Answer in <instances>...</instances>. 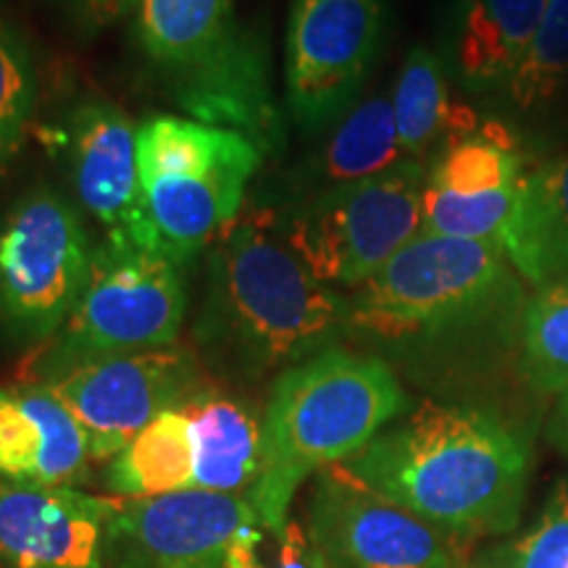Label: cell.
Segmentation results:
<instances>
[{
  "instance_id": "17",
  "label": "cell",
  "mask_w": 568,
  "mask_h": 568,
  "mask_svg": "<svg viewBox=\"0 0 568 568\" xmlns=\"http://www.w3.org/2000/svg\"><path fill=\"white\" fill-rule=\"evenodd\" d=\"M497 243L535 287L568 276V151L524 174Z\"/></svg>"
},
{
  "instance_id": "28",
  "label": "cell",
  "mask_w": 568,
  "mask_h": 568,
  "mask_svg": "<svg viewBox=\"0 0 568 568\" xmlns=\"http://www.w3.org/2000/svg\"><path fill=\"white\" fill-rule=\"evenodd\" d=\"M45 437L17 389L0 387V474L38 481Z\"/></svg>"
},
{
  "instance_id": "31",
  "label": "cell",
  "mask_w": 568,
  "mask_h": 568,
  "mask_svg": "<svg viewBox=\"0 0 568 568\" xmlns=\"http://www.w3.org/2000/svg\"><path fill=\"white\" fill-rule=\"evenodd\" d=\"M548 437H550V443L556 445L558 450L568 458V393L560 395L556 408H552Z\"/></svg>"
},
{
  "instance_id": "8",
  "label": "cell",
  "mask_w": 568,
  "mask_h": 568,
  "mask_svg": "<svg viewBox=\"0 0 568 568\" xmlns=\"http://www.w3.org/2000/svg\"><path fill=\"white\" fill-rule=\"evenodd\" d=\"M424 161H400L368 180L305 197L266 222L290 251L332 287H361L422 234Z\"/></svg>"
},
{
  "instance_id": "26",
  "label": "cell",
  "mask_w": 568,
  "mask_h": 568,
  "mask_svg": "<svg viewBox=\"0 0 568 568\" xmlns=\"http://www.w3.org/2000/svg\"><path fill=\"white\" fill-rule=\"evenodd\" d=\"M518 187L485 195H453L426 184L422 232L460 240H497L516 205Z\"/></svg>"
},
{
  "instance_id": "7",
  "label": "cell",
  "mask_w": 568,
  "mask_h": 568,
  "mask_svg": "<svg viewBox=\"0 0 568 568\" xmlns=\"http://www.w3.org/2000/svg\"><path fill=\"white\" fill-rule=\"evenodd\" d=\"M516 282L497 240L426 234L351 295V329L382 339L435 337L506 308Z\"/></svg>"
},
{
  "instance_id": "30",
  "label": "cell",
  "mask_w": 568,
  "mask_h": 568,
  "mask_svg": "<svg viewBox=\"0 0 568 568\" xmlns=\"http://www.w3.org/2000/svg\"><path fill=\"white\" fill-rule=\"evenodd\" d=\"M48 3L69 21L71 30L84 38L101 34L116 21L132 17L138 9V0H48Z\"/></svg>"
},
{
  "instance_id": "22",
  "label": "cell",
  "mask_w": 568,
  "mask_h": 568,
  "mask_svg": "<svg viewBox=\"0 0 568 568\" xmlns=\"http://www.w3.org/2000/svg\"><path fill=\"white\" fill-rule=\"evenodd\" d=\"M524 174L518 140L503 124L485 122L474 134L439 151L426 184L453 195H485L518 187Z\"/></svg>"
},
{
  "instance_id": "18",
  "label": "cell",
  "mask_w": 568,
  "mask_h": 568,
  "mask_svg": "<svg viewBox=\"0 0 568 568\" xmlns=\"http://www.w3.org/2000/svg\"><path fill=\"white\" fill-rule=\"evenodd\" d=\"M545 6L548 0H458L456 69L466 88H508Z\"/></svg>"
},
{
  "instance_id": "20",
  "label": "cell",
  "mask_w": 568,
  "mask_h": 568,
  "mask_svg": "<svg viewBox=\"0 0 568 568\" xmlns=\"http://www.w3.org/2000/svg\"><path fill=\"white\" fill-rule=\"evenodd\" d=\"M393 111L403 155L424 161L479 130V116L464 103L450 101L443 61L429 48H410L393 90Z\"/></svg>"
},
{
  "instance_id": "25",
  "label": "cell",
  "mask_w": 568,
  "mask_h": 568,
  "mask_svg": "<svg viewBox=\"0 0 568 568\" xmlns=\"http://www.w3.org/2000/svg\"><path fill=\"white\" fill-rule=\"evenodd\" d=\"M568 84V0H548L529 51L508 82L510 101L521 111L556 101Z\"/></svg>"
},
{
  "instance_id": "13",
  "label": "cell",
  "mask_w": 568,
  "mask_h": 568,
  "mask_svg": "<svg viewBox=\"0 0 568 568\" xmlns=\"http://www.w3.org/2000/svg\"><path fill=\"white\" fill-rule=\"evenodd\" d=\"M308 531L335 568H456L447 535L372 493L339 464L316 474Z\"/></svg>"
},
{
  "instance_id": "6",
  "label": "cell",
  "mask_w": 568,
  "mask_h": 568,
  "mask_svg": "<svg viewBox=\"0 0 568 568\" xmlns=\"http://www.w3.org/2000/svg\"><path fill=\"white\" fill-rule=\"evenodd\" d=\"M184 272L153 247L103 237L92 251L80 305L32 355V385H48L92 361L172 347L187 316Z\"/></svg>"
},
{
  "instance_id": "32",
  "label": "cell",
  "mask_w": 568,
  "mask_h": 568,
  "mask_svg": "<svg viewBox=\"0 0 568 568\" xmlns=\"http://www.w3.org/2000/svg\"><path fill=\"white\" fill-rule=\"evenodd\" d=\"M474 568H497V566H493V564H479V566H474Z\"/></svg>"
},
{
  "instance_id": "19",
  "label": "cell",
  "mask_w": 568,
  "mask_h": 568,
  "mask_svg": "<svg viewBox=\"0 0 568 568\" xmlns=\"http://www.w3.org/2000/svg\"><path fill=\"white\" fill-rule=\"evenodd\" d=\"M193 432V487L247 495L258 479L264 422L230 397L209 393L184 408Z\"/></svg>"
},
{
  "instance_id": "23",
  "label": "cell",
  "mask_w": 568,
  "mask_h": 568,
  "mask_svg": "<svg viewBox=\"0 0 568 568\" xmlns=\"http://www.w3.org/2000/svg\"><path fill=\"white\" fill-rule=\"evenodd\" d=\"M521 372L539 395L568 393V276L542 284L524 303Z\"/></svg>"
},
{
  "instance_id": "27",
  "label": "cell",
  "mask_w": 568,
  "mask_h": 568,
  "mask_svg": "<svg viewBox=\"0 0 568 568\" xmlns=\"http://www.w3.org/2000/svg\"><path fill=\"white\" fill-rule=\"evenodd\" d=\"M224 568H335L324 556L308 527L290 518L287 527L274 531L258 518L247 521L232 539Z\"/></svg>"
},
{
  "instance_id": "14",
  "label": "cell",
  "mask_w": 568,
  "mask_h": 568,
  "mask_svg": "<svg viewBox=\"0 0 568 568\" xmlns=\"http://www.w3.org/2000/svg\"><path fill=\"white\" fill-rule=\"evenodd\" d=\"M138 130L116 103L90 98L61 119L51 142L63 155L82 209L103 226V237L148 247Z\"/></svg>"
},
{
  "instance_id": "11",
  "label": "cell",
  "mask_w": 568,
  "mask_h": 568,
  "mask_svg": "<svg viewBox=\"0 0 568 568\" xmlns=\"http://www.w3.org/2000/svg\"><path fill=\"white\" fill-rule=\"evenodd\" d=\"M45 387L80 422L90 460L116 458L155 418L209 395L201 361L174 345L92 361Z\"/></svg>"
},
{
  "instance_id": "21",
  "label": "cell",
  "mask_w": 568,
  "mask_h": 568,
  "mask_svg": "<svg viewBox=\"0 0 568 568\" xmlns=\"http://www.w3.org/2000/svg\"><path fill=\"white\" fill-rule=\"evenodd\" d=\"M193 471L190 418L184 410H169L148 424L116 458H111L105 487L122 500H138L190 489Z\"/></svg>"
},
{
  "instance_id": "1",
  "label": "cell",
  "mask_w": 568,
  "mask_h": 568,
  "mask_svg": "<svg viewBox=\"0 0 568 568\" xmlns=\"http://www.w3.org/2000/svg\"><path fill=\"white\" fill-rule=\"evenodd\" d=\"M339 466L447 537H487L518 524L531 450L489 410L424 403Z\"/></svg>"
},
{
  "instance_id": "12",
  "label": "cell",
  "mask_w": 568,
  "mask_h": 568,
  "mask_svg": "<svg viewBox=\"0 0 568 568\" xmlns=\"http://www.w3.org/2000/svg\"><path fill=\"white\" fill-rule=\"evenodd\" d=\"M247 495L180 489L116 500L105 531V568H224L232 539L253 521Z\"/></svg>"
},
{
  "instance_id": "9",
  "label": "cell",
  "mask_w": 568,
  "mask_h": 568,
  "mask_svg": "<svg viewBox=\"0 0 568 568\" xmlns=\"http://www.w3.org/2000/svg\"><path fill=\"white\" fill-rule=\"evenodd\" d=\"M90 234L59 190H24L0 216V343L42 347L88 290Z\"/></svg>"
},
{
  "instance_id": "24",
  "label": "cell",
  "mask_w": 568,
  "mask_h": 568,
  "mask_svg": "<svg viewBox=\"0 0 568 568\" xmlns=\"http://www.w3.org/2000/svg\"><path fill=\"white\" fill-rule=\"evenodd\" d=\"M34 105L38 67L32 45L17 24L0 17V180L24 148Z\"/></svg>"
},
{
  "instance_id": "5",
  "label": "cell",
  "mask_w": 568,
  "mask_h": 568,
  "mask_svg": "<svg viewBox=\"0 0 568 568\" xmlns=\"http://www.w3.org/2000/svg\"><path fill=\"white\" fill-rule=\"evenodd\" d=\"M145 243L190 268L237 224L266 153L245 134L155 113L138 130Z\"/></svg>"
},
{
  "instance_id": "10",
  "label": "cell",
  "mask_w": 568,
  "mask_h": 568,
  "mask_svg": "<svg viewBox=\"0 0 568 568\" xmlns=\"http://www.w3.org/2000/svg\"><path fill=\"white\" fill-rule=\"evenodd\" d=\"M385 21L387 0H290L284 90L303 132L329 130L353 109Z\"/></svg>"
},
{
  "instance_id": "16",
  "label": "cell",
  "mask_w": 568,
  "mask_h": 568,
  "mask_svg": "<svg viewBox=\"0 0 568 568\" xmlns=\"http://www.w3.org/2000/svg\"><path fill=\"white\" fill-rule=\"evenodd\" d=\"M406 161L393 111V98L372 95L353 105L339 122L332 126L329 140L303 163L284 184L282 205H293L326 190L343 187Z\"/></svg>"
},
{
  "instance_id": "2",
  "label": "cell",
  "mask_w": 568,
  "mask_h": 568,
  "mask_svg": "<svg viewBox=\"0 0 568 568\" xmlns=\"http://www.w3.org/2000/svg\"><path fill=\"white\" fill-rule=\"evenodd\" d=\"M351 329V297L318 280L272 226L237 222L211 247L193 337L234 382L280 376Z\"/></svg>"
},
{
  "instance_id": "29",
  "label": "cell",
  "mask_w": 568,
  "mask_h": 568,
  "mask_svg": "<svg viewBox=\"0 0 568 568\" xmlns=\"http://www.w3.org/2000/svg\"><path fill=\"white\" fill-rule=\"evenodd\" d=\"M497 568H568V487H560L548 510L527 535L497 552Z\"/></svg>"
},
{
  "instance_id": "15",
  "label": "cell",
  "mask_w": 568,
  "mask_h": 568,
  "mask_svg": "<svg viewBox=\"0 0 568 568\" xmlns=\"http://www.w3.org/2000/svg\"><path fill=\"white\" fill-rule=\"evenodd\" d=\"M111 500L0 474V560L9 568H105Z\"/></svg>"
},
{
  "instance_id": "4",
  "label": "cell",
  "mask_w": 568,
  "mask_h": 568,
  "mask_svg": "<svg viewBox=\"0 0 568 568\" xmlns=\"http://www.w3.org/2000/svg\"><path fill=\"white\" fill-rule=\"evenodd\" d=\"M132 38L172 101L195 122L282 151L284 113L272 82V45L261 21L237 17V0H138Z\"/></svg>"
},
{
  "instance_id": "3",
  "label": "cell",
  "mask_w": 568,
  "mask_h": 568,
  "mask_svg": "<svg viewBox=\"0 0 568 568\" xmlns=\"http://www.w3.org/2000/svg\"><path fill=\"white\" fill-rule=\"evenodd\" d=\"M408 410V395L385 361L343 347L303 361L274 379L264 414V453L247 497L264 527L290 521L297 489L345 464Z\"/></svg>"
}]
</instances>
